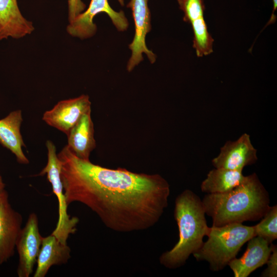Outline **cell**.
Returning <instances> with one entry per match:
<instances>
[{"label":"cell","instance_id":"6","mask_svg":"<svg viewBox=\"0 0 277 277\" xmlns=\"http://www.w3.org/2000/svg\"><path fill=\"white\" fill-rule=\"evenodd\" d=\"M148 2V0H130L127 6L131 9L135 28L133 39L129 45L131 51L127 65L129 72L143 60V53L147 55L151 64L156 61L155 54L148 48L146 44V36L151 29V14Z\"/></svg>","mask_w":277,"mask_h":277},{"label":"cell","instance_id":"5","mask_svg":"<svg viewBox=\"0 0 277 277\" xmlns=\"http://www.w3.org/2000/svg\"><path fill=\"white\" fill-rule=\"evenodd\" d=\"M46 145L48 152L47 163L37 175H46L58 201V221L55 228L51 234L61 243L67 244L69 235L75 233L76 231L79 220L77 217L70 216L67 212L68 205L66 201L61 176L62 164L56 154V147L50 140L47 141Z\"/></svg>","mask_w":277,"mask_h":277},{"label":"cell","instance_id":"23","mask_svg":"<svg viewBox=\"0 0 277 277\" xmlns=\"http://www.w3.org/2000/svg\"><path fill=\"white\" fill-rule=\"evenodd\" d=\"M272 2H273V10H272V12L271 13V16H270L269 21L266 23V24L265 25V27H264V28L262 30H263L265 28H266L269 25H271L272 24H274L276 21V16L274 14V12L276 11V8H277V0H272Z\"/></svg>","mask_w":277,"mask_h":277},{"label":"cell","instance_id":"13","mask_svg":"<svg viewBox=\"0 0 277 277\" xmlns=\"http://www.w3.org/2000/svg\"><path fill=\"white\" fill-rule=\"evenodd\" d=\"M32 23L22 14L17 0H0V41L18 39L31 33Z\"/></svg>","mask_w":277,"mask_h":277},{"label":"cell","instance_id":"19","mask_svg":"<svg viewBox=\"0 0 277 277\" xmlns=\"http://www.w3.org/2000/svg\"><path fill=\"white\" fill-rule=\"evenodd\" d=\"M261 221L253 226L255 236L271 244L277 239V206H270Z\"/></svg>","mask_w":277,"mask_h":277},{"label":"cell","instance_id":"11","mask_svg":"<svg viewBox=\"0 0 277 277\" xmlns=\"http://www.w3.org/2000/svg\"><path fill=\"white\" fill-rule=\"evenodd\" d=\"M257 160L256 150L250 136L244 133L235 141L227 142L212 163L216 168L243 170L244 167L255 163Z\"/></svg>","mask_w":277,"mask_h":277},{"label":"cell","instance_id":"7","mask_svg":"<svg viewBox=\"0 0 277 277\" xmlns=\"http://www.w3.org/2000/svg\"><path fill=\"white\" fill-rule=\"evenodd\" d=\"M101 12L109 16L118 31H124L127 29L129 23L123 11L117 12L113 10L108 0H91L88 9L69 23L67 28L68 33L81 39L93 36L97 30L93 18Z\"/></svg>","mask_w":277,"mask_h":277},{"label":"cell","instance_id":"14","mask_svg":"<svg viewBox=\"0 0 277 277\" xmlns=\"http://www.w3.org/2000/svg\"><path fill=\"white\" fill-rule=\"evenodd\" d=\"M23 121L21 110L12 111L0 120V144L15 156L19 163L28 164L29 160L23 150L25 147L21 133Z\"/></svg>","mask_w":277,"mask_h":277},{"label":"cell","instance_id":"24","mask_svg":"<svg viewBox=\"0 0 277 277\" xmlns=\"http://www.w3.org/2000/svg\"><path fill=\"white\" fill-rule=\"evenodd\" d=\"M6 185L3 181V177L0 174V193L5 190Z\"/></svg>","mask_w":277,"mask_h":277},{"label":"cell","instance_id":"1","mask_svg":"<svg viewBox=\"0 0 277 277\" xmlns=\"http://www.w3.org/2000/svg\"><path fill=\"white\" fill-rule=\"evenodd\" d=\"M57 155L67 204L85 205L113 231L149 229L168 206L169 185L159 174L105 168L77 157L67 145Z\"/></svg>","mask_w":277,"mask_h":277},{"label":"cell","instance_id":"8","mask_svg":"<svg viewBox=\"0 0 277 277\" xmlns=\"http://www.w3.org/2000/svg\"><path fill=\"white\" fill-rule=\"evenodd\" d=\"M42 239L37 216L35 213H31L22 228L16 243L15 249L18 255L16 272L18 277H29L32 273Z\"/></svg>","mask_w":277,"mask_h":277},{"label":"cell","instance_id":"17","mask_svg":"<svg viewBox=\"0 0 277 277\" xmlns=\"http://www.w3.org/2000/svg\"><path fill=\"white\" fill-rule=\"evenodd\" d=\"M241 170L216 168L210 170L201 185V190L207 194L229 191L241 184L246 176Z\"/></svg>","mask_w":277,"mask_h":277},{"label":"cell","instance_id":"3","mask_svg":"<svg viewBox=\"0 0 277 277\" xmlns=\"http://www.w3.org/2000/svg\"><path fill=\"white\" fill-rule=\"evenodd\" d=\"M174 216L179 228V241L159 259L160 263L169 269L184 265L189 256L200 249L210 228L207 224L202 201L188 189L176 197Z\"/></svg>","mask_w":277,"mask_h":277},{"label":"cell","instance_id":"4","mask_svg":"<svg viewBox=\"0 0 277 277\" xmlns=\"http://www.w3.org/2000/svg\"><path fill=\"white\" fill-rule=\"evenodd\" d=\"M208 240L193 255L196 260L206 261L210 269L219 271L228 265L241 247L255 236L253 226L234 223L209 228Z\"/></svg>","mask_w":277,"mask_h":277},{"label":"cell","instance_id":"15","mask_svg":"<svg viewBox=\"0 0 277 277\" xmlns=\"http://www.w3.org/2000/svg\"><path fill=\"white\" fill-rule=\"evenodd\" d=\"M70 253L68 244L61 243L52 234L43 237L33 277H45L52 266L66 264Z\"/></svg>","mask_w":277,"mask_h":277},{"label":"cell","instance_id":"10","mask_svg":"<svg viewBox=\"0 0 277 277\" xmlns=\"http://www.w3.org/2000/svg\"><path fill=\"white\" fill-rule=\"evenodd\" d=\"M88 95L58 102L51 109L44 112L43 120L48 125L67 135L82 116L91 110Z\"/></svg>","mask_w":277,"mask_h":277},{"label":"cell","instance_id":"20","mask_svg":"<svg viewBox=\"0 0 277 277\" xmlns=\"http://www.w3.org/2000/svg\"><path fill=\"white\" fill-rule=\"evenodd\" d=\"M180 8L184 12L183 21L191 24L204 17L205 9L203 0H176Z\"/></svg>","mask_w":277,"mask_h":277},{"label":"cell","instance_id":"12","mask_svg":"<svg viewBox=\"0 0 277 277\" xmlns=\"http://www.w3.org/2000/svg\"><path fill=\"white\" fill-rule=\"evenodd\" d=\"M246 250L240 258L233 259L228 265L235 277H247L266 262L271 252V246L264 239L255 236L248 242Z\"/></svg>","mask_w":277,"mask_h":277},{"label":"cell","instance_id":"22","mask_svg":"<svg viewBox=\"0 0 277 277\" xmlns=\"http://www.w3.org/2000/svg\"><path fill=\"white\" fill-rule=\"evenodd\" d=\"M68 5V19L72 22L79 14L83 12L86 5L82 0H67Z\"/></svg>","mask_w":277,"mask_h":277},{"label":"cell","instance_id":"18","mask_svg":"<svg viewBox=\"0 0 277 277\" xmlns=\"http://www.w3.org/2000/svg\"><path fill=\"white\" fill-rule=\"evenodd\" d=\"M193 48L197 57H203L213 52L214 39L208 31L204 17H201L192 23Z\"/></svg>","mask_w":277,"mask_h":277},{"label":"cell","instance_id":"9","mask_svg":"<svg viewBox=\"0 0 277 277\" xmlns=\"http://www.w3.org/2000/svg\"><path fill=\"white\" fill-rule=\"evenodd\" d=\"M22 222V215L12 207L5 189L0 193V265L14 255Z\"/></svg>","mask_w":277,"mask_h":277},{"label":"cell","instance_id":"2","mask_svg":"<svg viewBox=\"0 0 277 277\" xmlns=\"http://www.w3.org/2000/svg\"><path fill=\"white\" fill-rule=\"evenodd\" d=\"M205 214L212 220V226L262 218L270 206L268 193L255 173L233 189L222 193L207 194L202 201Z\"/></svg>","mask_w":277,"mask_h":277},{"label":"cell","instance_id":"16","mask_svg":"<svg viewBox=\"0 0 277 277\" xmlns=\"http://www.w3.org/2000/svg\"><path fill=\"white\" fill-rule=\"evenodd\" d=\"M91 111L85 113L67 135L69 149L77 157L85 160H89L91 152L96 147Z\"/></svg>","mask_w":277,"mask_h":277},{"label":"cell","instance_id":"21","mask_svg":"<svg viewBox=\"0 0 277 277\" xmlns=\"http://www.w3.org/2000/svg\"><path fill=\"white\" fill-rule=\"evenodd\" d=\"M271 252L266 262L267 268L264 270L261 274L263 277L277 276V247L272 243Z\"/></svg>","mask_w":277,"mask_h":277}]
</instances>
